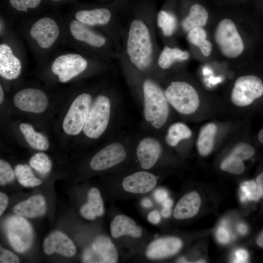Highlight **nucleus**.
<instances>
[{"mask_svg":"<svg viewBox=\"0 0 263 263\" xmlns=\"http://www.w3.org/2000/svg\"><path fill=\"white\" fill-rule=\"evenodd\" d=\"M208 15L206 9L199 4L193 5L188 15L182 22L183 29L189 31L193 28L202 27L207 22Z\"/></svg>","mask_w":263,"mask_h":263,"instance_id":"bb28decb","label":"nucleus"},{"mask_svg":"<svg viewBox=\"0 0 263 263\" xmlns=\"http://www.w3.org/2000/svg\"><path fill=\"white\" fill-rule=\"evenodd\" d=\"M19 129L31 147L39 150L48 149L49 143L47 138L41 133L36 132L31 125L23 123L20 125Z\"/></svg>","mask_w":263,"mask_h":263,"instance_id":"cd10ccee","label":"nucleus"},{"mask_svg":"<svg viewBox=\"0 0 263 263\" xmlns=\"http://www.w3.org/2000/svg\"><path fill=\"white\" fill-rule=\"evenodd\" d=\"M92 101L91 95L87 93L75 98L63 122V129L67 134L75 135L83 130Z\"/></svg>","mask_w":263,"mask_h":263,"instance_id":"0eeeda50","label":"nucleus"},{"mask_svg":"<svg viewBox=\"0 0 263 263\" xmlns=\"http://www.w3.org/2000/svg\"><path fill=\"white\" fill-rule=\"evenodd\" d=\"M148 219L150 223L153 224H157L161 220L160 215L158 211L153 210L149 214Z\"/></svg>","mask_w":263,"mask_h":263,"instance_id":"37998d69","label":"nucleus"},{"mask_svg":"<svg viewBox=\"0 0 263 263\" xmlns=\"http://www.w3.org/2000/svg\"><path fill=\"white\" fill-rule=\"evenodd\" d=\"M54 0V1H58V0Z\"/></svg>","mask_w":263,"mask_h":263,"instance_id":"bf43d9fd","label":"nucleus"},{"mask_svg":"<svg viewBox=\"0 0 263 263\" xmlns=\"http://www.w3.org/2000/svg\"><path fill=\"white\" fill-rule=\"evenodd\" d=\"M258 138L260 142L263 144V128L259 132Z\"/></svg>","mask_w":263,"mask_h":263,"instance_id":"864d4df0","label":"nucleus"},{"mask_svg":"<svg viewBox=\"0 0 263 263\" xmlns=\"http://www.w3.org/2000/svg\"><path fill=\"white\" fill-rule=\"evenodd\" d=\"M234 263H246L248 258L247 252L244 249H237L235 253Z\"/></svg>","mask_w":263,"mask_h":263,"instance_id":"a19ab883","label":"nucleus"},{"mask_svg":"<svg viewBox=\"0 0 263 263\" xmlns=\"http://www.w3.org/2000/svg\"><path fill=\"white\" fill-rule=\"evenodd\" d=\"M80 215L84 218L93 220L104 213L103 201L99 190L95 188H90L87 194V201L80 208Z\"/></svg>","mask_w":263,"mask_h":263,"instance_id":"5701e85b","label":"nucleus"},{"mask_svg":"<svg viewBox=\"0 0 263 263\" xmlns=\"http://www.w3.org/2000/svg\"><path fill=\"white\" fill-rule=\"evenodd\" d=\"M157 23L166 37L171 36L177 26L176 19L174 15L165 10H161L158 13Z\"/></svg>","mask_w":263,"mask_h":263,"instance_id":"473e14b6","label":"nucleus"},{"mask_svg":"<svg viewBox=\"0 0 263 263\" xmlns=\"http://www.w3.org/2000/svg\"><path fill=\"white\" fill-rule=\"evenodd\" d=\"M165 94L170 106L181 114L190 115L198 109V94L194 88L186 82H171L165 90Z\"/></svg>","mask_w":263,"mask_h":263,"instance_id":"7ed1b4c3","label":"nucleus"},{"mask_svg":"<svg viewBox=\"0 0 263 263\" xmlns=\"http://www.w3.org/2000/svg\"><path fill=\"white\" fill-rule=\"evenodd\" d=\"M189 57V55L187 51L166 46L159 55L158 65L163 69H167L174 62L187 60Z\"/></svg>","mask_w":263,"mask_h":263,"instance_id":"c85d7f7f","label":"nucleus"},{"mask_svg":"<svg viewBox=\"0 0 263 263\" xmlns=\"http://www.w3.org/2000/svg\"><path fill=\"white\" fill-rule=\"evenodd\" d=\"M191 136L192 131L189 127L183 122H178L169 127L165 141L168 146L175 147L181 141L189 139Z\"/></svg>","mask_w":263,"mask_h":263,"instance_id":"a878e982","label":"nucleus"},{"mask_svg":"<svg viewBox=\"0 0 263 263\" xmlns=\"http://www.w3.org/2000/svg\"><path fill=\"white\" fill-rule=\"evenodd\" d=\"M112 103L104 95H99L93 100L83 129L85 135L91 139L99 138L106 131L110 120Z\"/></svg>","mask_w":263,"mask_h":263,"instance_id":"20e7f679","label":"nucleus"},{"mask_svg":"<svg viewBox=\"0 0 263 263\" xmlns=\"http://www.w3.org/2000/svg\"><path fill=\"white\" fill-rule=\"evenodd\" d=\"M196 263H206V261L204 260H199Z\"/></svg>","mask_w":263,"mask_h":263,"instance_id":"13d9d810","label":"nucleus"},{"mask_svg":"<svg viewBox=\"0 0 263 263\" xmlns=\"http://www.w3.org/2000/svg\"><path fill=\"white\" fill-rule=\"evenodd\" d=\"M41 0H9L11 5L19 11L27 12L28 8H35L38 6Z\"/></svg>","mask_w":263,"mask_h":263,"instance_id":"4c0bfd02","label":"nucleus"},{"mask_svg":"<svg viewBox=\"0 0 263 263\" xmlns=\"http://www.w3.org/2000/svg\"><path fill=\"white\" fill-rule=\"evenodd\" d=\"M188 31V38L189 41L199 47L204 56H209L212 45L210 42L206 39L207 34L205 30L202 27H196Z\"/></svg>","mask_w":263,"mask_h":263,"instance_id":"c756f323","label":"nucleus"},{"mask_svg":"<svg viewBox=\"0 0 263 263\" xmlns=\"http://www.w3.org/2000/svg\"><path fill=\"white\" fill-rule=\"evenodd\" d=\"M263 94L262 80L255 75H244L236 80L231 94V100L236 106L246 107Z\"/></svg>","mask_w":263,"mask_h":263,"instance_id":"423d86ee","label":"nucleus"},{"mask_svg":"<svg viewBox=\"0 0 263 263\" xmlns=\"http://www.w3.org/2000/svg\"><path fill=\"white\" fill-rule=\"evenodd\" d=\"M19 262V259L17 255L12 252L0 247V263H17Z\"/></svg>","mask_w":263,"mask_h":263,"instance_id":"58836bf2","label":"nucleus"},{"mask_svg":"<svg viewBox=\"0 0 263 263\" xmlns=\"http://www.w3.org/2000/svg\"><path fill=\"white\" fill-rule=\"evenodd\" d=\"M215 39L221 53L228 58H235L242 54L244 46L234 23L230 19L221 20L217 26Z\"/></svg>","mask_w":263,"mask_h":263,"instance_id":"39448f33","label":"nucleus"},{"mask_svg":"<svg viewBox=\"0 0 263 263\" xmlns=\"http://www.w3.org/2000/svg\"><path fill=\"white\" fill-rule=\"evenodd\" d=\"M256 242L259 246L263 248V231L258 236Z\"/></svg>","mask_w":263,"mask_h":263,"instance_id":"3c124183","label":"nucleus"},{"mask_svg":"<svg viewBox=\"0 0 263 263\" xmlns=\"http://www.w3.org/2000/svg\"><path fill=\"white\" fill-rule=\"evenodd\" d=\"M20 60L13 54L11 48L6 44L0 45V75L8 80L18 77L21 73Z\"/></svg>","mask_w":263,"mask_h":263,"instance_id":"a211bd4d","label":"nucleus"},{"mask_svg":"<svg viewBox=\"0 0 263 263\" xmlns=\"http://www.w3.org/2000/svg\"><path fill=\"white\" fill-rule=\"evenodd\" d=\"M127 48L131 62L138 69L143 70L150 66L152 43L149 29L142 20L135 19L131 24Z\"/></svg>","mask_w":263,"mask_h":263,"instance_id":"f03ea898","label":"nucleus"},{"mask_svg":"<svg viewBox=\"0 0 263 263\" xmlns=\"http://www.w3.org/2000/svg\"><path fill=\"white\" fill-rule=\"evenodd\" d=\"M4 98V93L1 87V85H0V103L1 104Z\"/></svg>","mask_w":263,"mask_h":263,"instance_id":"5fc2aeb1","label":"nucleus"},{"mask_svg":"<svg viewBox=\"0 0 263 263\" xmlns=\"http://www.w3.org/2000/svg\"><path fill=\"white\" fill-rule=\"evenodd\" d=\"M240 200L243 203L247 201H257L261 198L262 192L256 181H246L241 185Z\"/></svg>","mask_w":263,"mask_h":263,"instance_id":"2f4dec72","label":"nucleus"},{"mask_svg":"<svg viewBox=\"0 0 263 263\" xmlns=\"http://www.w3.org/2000/svg\"><path fill=\"white\" fill-rule=\"evenodd\" d=\"M217 238L221 243L227 244L230 239L228 230L224 226L219 227L217 231Z\"/></svg>","mask_w":263,"mask_h":263,"instance_id":"ea45409f","label":"nucleus"},{"mask_svg":"<svg viewBox=\"0 0 263 263\" xmlns=\"http://www.w3.org/2000/svg\"><path fill=\"white\" fill-rule=\"evenodd\" d=\"M30 34L40 47L47 49L50 47L57 38L59 29L54 20L49 17H43L33 25Z\"/></svg>","mask_w":263,"mask_h":263,"instance_id":"4468645a","label":"nucleus"},{"mask_svg":"<svg viewBox=\"0 0 263 263\" xmlns=\"http://www.w3.org/2000/svg\"><path fill=\"white\" fill-rule=\"evenodd\" d=\"M154 197L157 202L162 203L168 198V193L167 191L164 188H158L154 192Z\"/></svg>","mask_w":263,"mask_h":263,"instance_id":"79ce46f5","label":"nucleus"},{"mask_svg":"<svg viewBox=\"0 0 263 263\" xmlns=\"http://www.w3.org/2000/svg\"><path fill=\"white\" fill-rule=\"evenodd\" d=\"M43 249L47 255L56 253L63 256H73L76 252L73 242L65 234L55 231L46 237L43 242Z\"/></svg>","mask_w":263,"mask_h":263,"instance_id":"f3484780","label":"nucleus"},{"mask_svg":"<svg viewBox=\"0 0 263 263\" xmlns=\"http://www.w3.org/2000/svg\"><path fill=\"white\" fill-rule=\"evenodd\" d=\"M177 262L179 263H187V260L184 258H181L177 260Z\"/></svg>","mask_w":263,"mask_h":263,"instance_id":"4d7b16f0","label":"nucleus"},{"mask_svg":"<svg viewBox=\"0 0 263 263\" xmlns=\"http://www.w3.org/2000/svg\"><path fill=\"white\" fill-rule=\"evenodd\" d=\"M75 17L76 20L86 25H104L110 20L111 13L107 9L97 8L79 11Z\"/></svg>","mask_w":263,"mask_h":263,"instance_id":"393cba45","label":"nucleus"},{"mask_svg":"<svg viewBox=\"0 0 263 263\" xmlns=\"http://www.w3.org/2000/svg\"><path fill=\"white\" fill-rule=\"evenodd\" d=\"M201 198L196 191H191L184 195L177 203L173 212L174 218L183 220L194 217L198 213Z\"/></svg>","mask_w":263,"mask_h":263,"instance_id":"aec40b11","label":"nucleus"},{"mask_svg":"<svg viewBox=\"0 0 263 263\" xmlns=\"http://www.w3.org/2000/svg\"><path fill=\"white\" fill-rule=\"evenodd\" d=\"M5 229L9 243L18 252L26 251L33 239V231L30 224L23 217L17 215L6 220Z\"/></svg>","mask_w":263,"mask_h":263,"instance_id":"6e6552de","label":"nucleus"},{"mask_svg":"<svg viewBox=\"0 0 263 263\" xmlns=\"http://www.w3.org/2000/svg\"><path fill=\"white\" fill-rule=\"evenodd\" d=\"M14 179V173L10 165L3 160H0V184L4 186Z\"/></svg>","mask_w":263,"mask_h":263,"instance_id":"e433bc0d","label":"nucleus"},{"mask_svg":"<svg viewBox=\"0 0 263 263\" xmlns=\"http://www.w3.org/2000/svg\"><path fill=\"white\" fill-rule=\"evenodd\" d=\"M163 146L158 138L152 136L141 138L136 147V155L143 170L152 169L158 162L163 152Z\"/></svg>","mask_w":263,"mask_h":263,"instance_id":"f8f14e48","label":"nucleus"},{"mask_svg":"<svg viewBox=\"0 0 263 263\" xmlns=\"http://www.w3.org/2000/svg\"><path fill=\"white\" fill-rule=\"evenodd\" d=\"M220 168L223 171L236 175L241 174L245 170L243 161L230 154L222 161Z\"/></svg>","mask_w":263,"mask_h":263,"instance_id":"72a5a7b5","label":"nucleus"},{"mask_svg":"<svg viewBox=\"0 0 263 263\" xmlns=\"http://www.w3.org/2000/svg\"><path fill=\"white\" fill-rule=\"evenodd\" d=\"M118 257L117 249L111 239L100 235L84 250L82 261L85 263H115Z\"/></svg>","mask_w":263,"mask_h":263,"instance_id":"1a4fd4ad","label":"nucleus"},{"mask_svg":"<svg viewBox=\"0 0 263 263\" xmlns=\"http://www.w3.org/2000/svg\"><path fill=\"white\" fill-rule=\"evenodd\" d=\"M70 31L75 39L93 47H101L106 42V39L103 36L96 33L86 25L77 20H74L71 22Z\"/></svg>","mask_w":263,"mask_h":263,"instance_id":"4be33fe9","label":"nucleus"},{"mask_svg":"<svg viewBox=\"0 0 263 263\" xmlns=\"http://www.w3.org/2000/svg\"><path fill=\"white\" fill-rule=\"evenodd\" d=\"M157 183V178L155 174L143 170L126 176L122 182V186L128 192L143 194L152 190Z\"/></svg>","mask_w":263,"mask_h":263,"instance_id":"2eb2a0df","label":"nucleus"},{"mask_svg":"<svg viewBox=\"0 0 263 263\" xmlns=\"http://www.w3.org/2000/svg\"><path fill=\"white\" fill-rule=\"evenodd\" d=\"M126 144L119 140L104 147L91 159L90 163L91 169L95 171L104 170L122 163L128 154Z\"/></svg>","mask_w":263,"mask_h":263,"instance_id":"9d476101","label":"nucleus"},{"mask_svg":"<svg viewBox=\"0 0 263 263\" xmlns=\"http://www.w3.org/2000/svg\"><path fill=\"white\" fill-rule=\"evenodd\" d=\"M13 102L19 109L28 112L41 113L48 105V99L42 91L34 88H27L18 92Z\"/></svg>","mask_w":263,"mask_h":263,"instance_id":"ddd939ff","label":"nucleus"},{"mask_svg":"<svg viewBox=\"0 0 263 263\" xmlns=\"http://www.w3.org/2000/svg\"><path fill=\"white\" fill-rule=\"evenodd\" d=\"M221 81V78L216 77V78H210L209 79V81L211 84H216Z\"/></svg>","mask_w":263,"mask_h":263,"instance_id":"603ef678","label":"nucleus"},{"mask_svg":"<svg viewBox=\"0 0 263 263\" xmlns=\"http://www.w3.org/2000/svg\"><path fill=\"white\" fill-rule=\"evenodd\" d=\"M238 230L241 234H244L247 231V228L245 225L241 224L238 226Z\"/></svg>","mask_w":263,"mask_h":263,"instance_id":"09e8293b","label":"nucleus"},{"mask_svg":"<svg viewBox=\"0 0 263 263\" xmlns=\"http://www.w3.org/2000/svg\"><path fill=\"white\" fill-rule=\"evenodd\" d=\"M110 232L114 238L126 235L138 238L143 234L142 228L132 218L123 214L117 215L113 219Z\"/></svg>","mask_w":263,"mask_h":263,"instance_id":"6ab92c4d","label":"nucleus"},{"mask_svg":"<svg viewBox=\"0 0 263 263\" xmlns=\"http://www.w3.org/2000/svg\"><path fill=\"white\" fill-rule=\"evenodd\" d=\"M203 72L204 74L207 75L210 73V69H209L208 67L206 66L203 68Z\"/></svg>","mask_w":263,"mask_h":263,"instance_id":"6e6d98bb","label":"nucleus"},{"mask_svg":"<svg viewBox=\"0 0 263 263\" xmlns=\"http://www.w3.org/2000/svg\"><path fill=\"white\" fill-rule=\"evenodd\" d=\"M217 130V126L213 123H207L201 129L197 140V150L201 156H206L212 150Z\"/></svg>","mask_w":263,"mask_h":263,"instance_id":"b1692460","label":"nucleus"},{"mask_svg":"<svg viewBox=\"0 0 263 263\" xmlns=\"http://www.w3.org/2000/svg\"><path fill=\"white\" fill-rule=\"evenodd\" d=\"M46 211V202L44 197L35 195L21 201L13 208L17 215L28 218H34L43 215Z\"/></svg>","mask_w":263,"mask_h":263,"instance_id":"412c9836","label":"nucleus"},{"mask_svg":"<svg viewBox=\"0 0 263 263\" xmlns=\"http://www.w3.org/2000/svg\"><path fill=\"white\" fill-rule=\"evenodd\" d=\"M87 60L81 56L68 54L60 56L53 62L51 69L61 82H66L82 73L87 68Z\"/></svg>","mask_w":263,"mask_h":263,"instance_id":"9b49d317","label":"nucleus"},{"mask_svg":"<svg viewBox=\"0 0 263 263\" xmlns=\"http://www.w3.org/2000/svg\"><path fill=\"white\" fill-rule=\"evenodd\" d=\"M256 182L261 188L262 192L261 198H263V171L257 176Z\"/></svg>","mask_w":263,"mask_h":263,"instance_id":"a18cd8bd","label":"nucleus"},{"mask_svg":"<svg viewBox=\"0 0 263 263\" xmlns=\"http://www.w3.org/2000/svg\"><path fill=\"white\" fill-rule=\"evenodd\" d=\"M164 207L170 208L173 205V201L171 199L167 198L163 202Z\"/></svg>","mask_w":263,"mask_h":263,"instance_id":"8fccbe9b","label":"nucleus"},{"mask_svg":"<svg viewBox=\"0 0 263 263\" xmlns=\"http://www.w3.org/2000/svg\"><path fill=\"white\" fill-rule=\"evenodd\" d=\"M15 173L19 182L26 187L38 186L42 181L36 177L31 168L27 165L19 164L15 169Z\"/></svg>","mask_w":263,"mask_h":263,"instance_id":"7c9ffc66","label":"nucleus"},{"mask_svg":"<svg viewBox=\"0 0 263 263\" xmlns=\"http://www.w3.org/2000/svg\"><path fill=\"white\" fill-rule=\"evenodd\" d=\"M142 89L144 119L151 128L159 130L166 124L169 114L170 106L165 91L150 79L144 81Z\"/></svg>","mask_w":263,"mask_h":263,"instance_id":"f257e3e1","label":"nucleus"},{"mask_svg":"<svg viewBox=\"0 0 263 263\" xmlns=\"http://www.w3.org/2000/svg\"><path fill=\"white\" fill-rule=\"evenodd\" d=\"M8 202V198L7 195L2 192H0V216H1L7 207Z\"/></svg>","mask_w":263,"mask_h":263,"instance_id":"c03bdc74","label":"nucleus"},{"mask_svg":"<svg viewBox=\"0 0 263 263\" xmlns=\"http://www.w3.org/2000/svg\"><path fill=\"white\" fill-rule=\"evenodd\" d=\"M161 214L164 218L169 217L171 214L170 208L164 207L161 211Z\"/></svg>","mask_w":263,"mask_h":263,"instance_id":"de8ad7c7","label":"nucleus"},{"mask_svg":"<svg viewBox=\"0 0 263 263\" xmlns=\"http://www.w3.org/2000/svg\"><path fill=\"white\" fill-rule=\"evenodd\" d=\"M29 164L33 169L42 174L50 172L52 168V163L48 156L43 152H39L33 156Z\"/></svg>","mask_w":263,"mask_h":263,"instance_id":"f704fd0d","label":"nucleus"},{"mask_svg":"<svg viewBox=\"0 0 263 263\" xmlns=\"http://www.w3.org/2000/svg\"><path fill=\"white\" fill-rule=\"evenodd\" d=\"M255 152V150L250 145L245 143H240L235 146L229 154L244 161L252 158Z\"/></svg>","mask_w":263,"mask_h":263,"instance_id":"c9c22d12","label":"nucleus"},{"mask_svg":"<svg viewBox=\"0 0 263 263\" xmlns=\"http://www.w3.org/2000/svg\"><path fill=\"white\" fill-rule=\"evenodd\" d=\"M182 241L175 237L157 239L152 241L145 250L146 256L150 260H159L176 254L182 247Z\"/></svg>","mask_w":263,"mask_h":263,"instance_id":"dca6fc26","label":"nucleus"},{"mask_svg":"<svg viewBox=\"0 0 263 263\" xmlns=\"http://www.w3.org/2000/svg\"><path fill=\"white\" fill-rule=\"evenodd\" d=\"M142 205L143 207L146 208L150 207L152 203L151 201L148 198H144L142 201Z\"/></svg>","mask_w":263,"mask_h":263,"instance_id":"49530a36","label":"nucleus"}]
</instances>
